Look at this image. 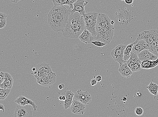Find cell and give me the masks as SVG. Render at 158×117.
I'll return each mask as SVG.
<instances>
[{
    "label": "cell",
    "instance_id": "cell-1",
    "mask_svg": "<svg viewBox=\"0 0 158 117\" xmlns=\"http://www.w3.org/2000/svg\"><path fill=\"white\" fill-rule=\"evenodd\" d=\"M70 10L64 6H55L47 15V22L50 27L56 32L63 31L68 23Z\"/></svg>",
    "mask_w": 158,
    "mask_h": 117
},
{
    "label": "cell",
    "instance_id": "cell-2",
    "mask_svg": "<svg viewBox=\"0 0 158 117\" xmlns=\"http://www.w3.org/2000/svg\"><path fill=\"white\" fill-rule=\"evenodd\" d=\"M106 14L98 13L96 25V36L93 41H100L109 44L113 38L114 33L113 25Z\"/></svg>",
    "mask_w": 158,
    "mask_h": 117
},
{
    "label": "cell",
    "instance_id": "cell-3",
    "mask_svg": "<svg viewBox=\"0 0 158 117\" xmlns=\"http://www.w3.org/2000/svg\"><path fill=\"white\" fill-rule=\"evenodd\" d=\"M85 28L83 16L78 12H70L68 23L62 32L64 37L77 39Z\"/></svg>",
    "mask_w": 158,
    "mask_h": 117
},
{
    "label": "cell",
    "instance_id": "cell-4",
    "mask_svg": "<svg viewBox=\"0 0 158 117\" xmlns=\"http://www.w3.org/2000/svg\"><path fill=\"white\" fill-rule=\"evenodd\" d=\"M98 14L97 12H90L86 13L83 16L85 29L89 31L94 38L97 34L96 25Z\"/></svg>",
    "mask_w": 158,
    "mask_h": 117
},
{
    "label": "cell",
    "instance_id": "cell-5",
    "mask_svg": "<svg viewBox=\"0 0 158 117\" xmlns=\"http://www.w3.org/2000/svg\"><path fill=\"white\" fill-rule=\"evenodd\" d=\"M158 37V31L154 30L145 31L138 33L137 39L134 43L137 42L139 40H143L145 41L149 45Z\"/></svg>",
    "mask_w": 158,
    "mask_h": 117
},
{
    "label": "cell",
    "instance_id": "cell-6",
    "mask_svg": "<svg viewBox=\"0 0 158 117\" xmlns=\"http://www.w3.org/2000/svg\"><path fill=\"white\" fill-rule=\"evenodd\" d=\"M36 70L31 73L36 79L45 76L51 73L52 71L50 65L46 62H42L38 64L35 67Z\"/></svg>",
    "mask_w": 158,
    "mask_h": 117
},
{
    "label": "cell",
    "instance_id": "cell-7",
    "mask_svg": "<svg viewBox=\"0 0 158 117\" xmlns=\"http://www.w3.org/2000/svg\"><path fill=\"white\" fill-rule=\"evenodd\" d=\"M126 46L122 44L119 45L111 52V57L115 61L119 63L120 66L126 62L124 60V50Z\"/></svg>",
    "mask_w": 158,
    "mask_h": 117
},
{
    "label": "cell",
    "instance_id": "cell-8",
    "mask_svg": "<svg viewBox=\"0 0 158 117\" xmlns=\"http://www.w3.org/2000/svg\"><path fill=\"white\" fill-rule=\"evenodd\" d=\"M56 75L55 73L52 72L49 74L45 76L37 79L38 84L44 86H49L56 82Z\"/></svg>",
    "mask_w": 158,
    "mask_h": 117
},
{
    "label": "cell",
    "instance_id": "cell-9",
    "mask_svg": "<svg viewBox=\"0 0 158 117\" xmlns=\"http://www.w3.org/2000/svg\"><path fill=\"white\" fill-rule=\"evenodd\" d=\"M73 98L85 105H87L91 102L92 97L88 91L83 92L79 89L75 92Z\"/></svg>",
    "mask_w": 158,
    "mask_h": 117
},
{
    "label": "cell",
    "instance_id": "cell-10",
    "mask_svg": "<svg viewBox=\"0 0 158 117\" xmlns=\"http://www.w3.org/2000/svg\"><path fill=\"white\" fill-rule=\"evenodd\" d=\"M14 116L15 117H32V111L28 105L24 106L19 105L17 107Z\"/></svg>",
    "mask_w": 158,
    "mask_h": 117
},
{
    "label": "cell",
    "instance_id": "cell-11",
    "mask_svg": "<svg viewBox=\"0 0 158 117\" xmlns=\"http://www.w3.org/2000/svg\"><path fill=\"white\" fill-rule=\"evenodd\" d=\"M70 108L72 113L78 115H83L86 110L85 105L75 99L73 100Z\"/></svg>",
    "mask_w": 158,
    "mask_h": 117
},
{
    "label": "cell",
    "instance_id": "cell-12",
    "mask_svg": "<svg viewBox=\"0 0 158 117\" xmlns=\"http://www.w3.org/2000/svg\"><path fill=\"white\" fill-rule=\"evenodd\" d=\"M88 2L85 0H77L73 4V9L70 10L71 12L75 13L78 12L81 15L83 16L86 13L85 7L87 5Z\"/></svg>",
    "mask_w": 158,
    "mask_h": 117
},
{
    "label": "cell",
    "instance_id": "cell-13",
    "mask_svg": "<svg viewBox=\"0 0 158 117\" xmlns=\"http://www.w3.org/2000/svg\"><path fill=\"white\" fill-rule=\"evenodd\" d=\"M74 94H75L72 91L68 90L64 91L62 93L61 95L65 96L66 97L65 100L61 101V103L63 104L64 108L65 110L70 108L73 103Z\"/></svg>",
    "mask_w": 158,
    "mask_h": 117
},
{
    "label": "cell",
    "instance_id": "cell-14",
    "mask_svg": "<svg viewBox=\"0 0 158 117\" xmlns=\"http://www.w3.org/2000/svg\"><path fill=\"white\" fill-rule=\"evenodd\" d=\"M133 44L131 51L135 53H139L144 49L149 50V45L144 40H141Z\"/></svg>",
    "mask_w": 158,
    "mask_h": 117
},
{
    "label": "cell",
    "instance_id": "cell-15",
    "mask_svg": "<svg viewBox=\"0 0 158 117\" xmlns=\"http://www.w3.org/2000/svg\"><path fill=\"white\" fill-rule=\"evenodd\" d=\"M138 57L141 62L144 60H154L158 57L149 52L148 49H144L137 54Z\"/></svg>",
    "mask_w": 158,
    "mask_h": 117
},
{
    "label": "cell",
    "instance_id": "cell-16",
    "mask_svg": "<svg viewBox=\"0 0 158 117\" xmlns=\"http://www.w3.org/2000/svg\"><path fill=\"white\" fill-rule=\"evenodd\" d=\"M14 83V79L10 74L8 72H4V81L0 84V87L2 89H11Z\"/></svg>",
    "mask_w": 158,
    "mask_h": 117
},
{
    "label": "cell",
    "instance_id": "cell-17",
    "mask_svg": "<svg viewBox=\"0 0 158 117\" xmlns=\"http://www.w3.org/2000/svg\"><path fill=\"white\" fill-rule=\"evenodd\" d=\"M78 38L81 42L85 43L86 44L91 43L94 40V37L89 31L85 28L81 35L79 36Z\"/></svg>",
    "mask_w": 158,
    "mask_h": 117
},
{
    "label": "cell",
    "instance_id": "cell-18",
    "mask_svg": "<svg viewBox=\"0 0 158 117\" xmlns=\"http://www.w3.org/2000/svg\"><path fill=\"white\" fill-rule=\"evenodd\" d=\"M15 102L19 105L24 106L26 105H30L32 106L35 111L37 110V107L36 105L34 102L22 96H20L18 97L15 100Z\"/></svg>",
    "mask_w": 158,
    "mask_h": 117
},
{
    "label": "cell",
    "instance_id": "cell-19",
    "mask_svg": "<svg viewBox=\"0 0 158 117\" xmlns=\"http://www.w3.org/2000/svg\"><path fill=\"white\" fill-rule=\"evenodd\" d=\"M119 70L121 74L124 77L128 78L133 74V72L126 62L120 66Z\"/></svg>",
    "mask_w": 158,
    "mask_h": 117
},
{
    "label": "cell",
    "instance_id": "cell-20",
    "mask_svg": "<svg viewBox=\"0 0 158 117\" xmlns=\"http://www.w3.org/2000/svg\"><path fill=\"white\" fill-rule=\"evenodd\" d=\"M54 6H62L66 5H68L70 7L69 9L70 10L71 9H73V4L77 1V0H52Z\"/></svg>",
    "mask_w": 158,
    "mask_h": 117
},
{
    "label": "cell",
    "instance_id": "cell-21",
    "mask_svg": "<svg viewBox=\"0 0 158 117\" xmlns=\"http://www.w3.org/2000/svg\"><path fill=\"white\" fill-rule=\"evenodd\" d=\"M158 65V57L154 60H144L141 63L142 69H149L157 66Z\"/></svg>",
    "mask_w": 158,
    "mask_h": 117
},
{
    "label": "cell",
    "instance_id": "cell-22",
    "mask_svg": "<svg viewBox=\"0 0 158 117\" xmlns=\"http://www.w3.org/2000/svg\"><path fill=\"white\" fill-rule=\"evenodd\" d=\"M139 60H140L139 59L138 57L137 54L134 52L131 51L130 55V57L126 62L127 63L128 66L131 70L134 64Z\"/></svg>",
    "mask_w": 158,
    "mask_h": 117
},
{
    "label": "cell",
    "instance_id": "cell-23",
    "mask_svg": "<svg viewBox=\"0 0 158 117\" xmlns=\"http://www.w3.org/2000/svg\"><path fill=\"white\" fill-rule=\"evenodd\" d=\"M148 50L158 57V37L150 44Z\"/></svg>",
    "mask_w": 158,
    "mask_h": 117
},
{
    "label": "cell",
    "instance_id": "cell-24",
    "mask_svg": "<svg viewBox=\"0 0 158 117\" xmlns=\"http://www.w3.org/2000/svg\"><path fill=\"white\" fill-rule=\"evenodd\" d=\"M146 87L149 90L151 94L154 95L155 98L158 93V85L151 82L149 85Z\"/></svg>",
    "mask_w": 158,
    "mask_h": 117
},
{
    "label": "cell",
    "instance_id": "cell-25",
    "mask_svg": "<svg viewBox=\"0 0 158 117\" xmlns=\"http://www.w3.org/2000/svg\"><path fill=\"white\" fill-rule=\"evenodd\" d=\"M134 44L131 43L126 46L125 49L124 50V60L127 62L130 57V55Z\"/></svg>",
    "mask_w": 158,
    "mask_h": 117
},
{
    "label": "cell",
    "instance_id": "cell-26",
    "mask_svg": "<svg viewBox=\"0 0 158 117\" xmlns=\"http://www.w3.org/2000/svg\"><path fill=\"white\" fill-rule=\"evenodd\" d=\"M11 89H4L0 87V100H4L8 96Z\"/></svg>",
    "mask_w": 158,
    "mask_h": 117
},
{
    "label": "cell",
    "instance_id": "cell-27",
    "mask_svg": "<svg viewBox=\"0 0 158 117\" xmlns=\"http://www.w3.org/2000/svg\"><path fill=\"white\" fill-rule=\"evenodd\" d=\"M141 62H142L141 60H139L134 64L132 69H131L133 72L140 71L142 69V68H141Z\"/></svg>",
    "mask_w": 158,
    "mask_h": 117
},
{
    "label": "cell",
    "instance_id": "cell-28",
    "mask_svg": "<svg viewBox=\"0 0 158 117\" xmlns=\"http://www.w3.org/2000/svg\"><path fill=\"white\" fill-rule=\"evenodd\" d=\"M91 43H92L94 45L99 47H102L103 46H104L107 44L106 43L103 42H101V41H92Z\"/></svg>",
    "mask_w": 158,
    "mask_h": 117
},
{
    "label": "cell",
    "instance_id": "cell-29",
    "mask_svg": "<svg viewBox=\"0 0 158 117\" xmlns=\"http://www.w3.org/2000/svg\"><path fill=\"white\" fill-rule=\"evenodd\" d=\"M135 113L138 116L142 115L144 113L143 109L140 107H136L135 109Z\"/></svg>",
    "mask_w": 158,
    "mask_h": 117
},
{
    "label": "cell",
    "instance_id": "cell-30",
    "mask_svg": "<svg viewBox=\"0 0 158 117\" xmlns=\"http://www.w3.org/2000/svg\"><path fill=\"white\" fill-rule=\"evenodd\" d=\"M7 16L6 14L0 12V22L6 20Z\"/></svg>",
    "mask_w": 158,
    "mask_h": 117
},
{
    "label": "cell",
    "instance_id": "cell-31",
    "mask_svg": "<svg viewBox=\"0 0 158 117\" xmlns=\"http://www.w3.org/2000/svg\"><path fill=\"white\" fill-rule=\"evenodd\" d=\"M4 79V72H0V84L2 83Z\"/></svg>",
    "mask_w": 158,
    "mask_h": 117
},
{
    "label": "cell",
    "instance_id": "cell-32",
    "mask_svg": "<svg viewBox=\"0 0 158 117\" xmlns=\"http://www.w3.org/2000/svg\"><path fill=\"white\" fill-rule=\"evenodd\" d=\"M6 25V20L0 22V28H4Z\"/></svg>",
    "mask_w": 158,
    "mask_h": 117
},
{
    "label": "cell",
    "instance_id": "cell-33",
    "mask_svg": "<svg viewBox=\"0 0 158 117\" xmlns=\"http://www.w3.org/2000/svg\"><path fill=\"white\" fill-rule=\"evenodd\" d=\"M98 82L95 79H92L90 81V84L92 86H94L97 84Z\"/></svg>",
    "mask_w": 158,
    "mask_h": 117
},
{
    "label": "cell",
    "instance_id": "cell-34",
    "mask_svg": "<svg viewBox=\"0 0 158 117\" xmlns=\"http://www.w3.org/2000/svg\"><path fill=\"white\" fill-rule=\"evenodd\" d=\"M66 97L65 96L63 95H61L58 98V99L60 101H63L65 100Z\"/></svg>",
    "mask_w": 158,
    "mask_h": 117
},
{
    "label": "cell",
    "instance_id": "cell-35",
    "mask_svg": "<svg viewBox=\"0 0 158 117\" xmlns=\"http://www.w3.org/2000/svg\"><path fill=\"white\" fill-rule=\"evenodd\" d=\"M95 79L97 80L98 82H100L101 81L102 76H101L98 75L95 77Z\"/></svg>",
    "mask_w": 158,
    "mask_h": 117
},
{
    "label": "cell",
    "instance_id": "cell-36",
    "mask_svg": "<svg viewBox=\"0 0 158 117\" xmlns=\"http://www.w3.org/2000/svg\"><path fill=\"white\" fill-rule=\"evenodd\" d=\"M124 1L126 4H133L134 0H124Z\"/></svg>",
    "mask_w": 158,
    "mask_h": 117
},
{
    "label": "cell",
    "instance_id": "cell-37",
    "mask_svg": "<svg viewBox=\"0 0 158 117\" xmlns=\"http://www.w3.org/2000/svg\"><path fill=\"white\" fill-rule=\"evenodd\" d=\"M65 85L64 84H60L58 86V88L60 90H62L64 88Z\"/></svg>",
    "mask_w": 158,
    "mask_h": 117
},
{
    "label": "cell",
    "instance_id": "cell-38",
    "mask_svg": "<svg viewBox=\"0 0 158 117\" xmlns=\"http://www.w3.org/2000/svg\"><path fill=\"white\" fill-rule=\"evenodd\" d=\"M1 110L3 111L4 113V106L3 104L0 103V110Z\"/></svg>",
    "mask_w": 158,
    "mask_h": 117
},
{
    "label": "cell",
    "instance_id": "cell-39",
    "mask_svg": "<svg viewBox=\"0 0 158 117\" xmlns=\"http://www.w3.org/2000/svg\"><path fill=\"white\" fill-rule=\"evenodd\" d=\"M111 24H112V25H114V21H112V20L111 21Z\"/></svg>",
    "mask_w": 158,
    "mask_h": 117
},
{
    "label": "cell",
    "instance_id": "cell-40",
    "mask_svg": "<svg viewBox=\"0 0 158 117\" xmlns=\"http://www.w3.org/2000/svg\"><path fill=\"white\" fill-rule=\"evenodd\" d=\"M35 70H36L35 67H33V68H32V70L33 72L35 71Z\"/></svg>",
    "mask_w": 158,
    "mask_h": 117
},
{
    "label": "cell",
    "instance_id": "cell-41",
    "mask_svg": "<svg viewBox=\"0 0 158 117\" xmlns=\"http://www.w3.org/2000/svg\"><path fill=\"white\" fill-rule=\"evenodd\" d=\"M10 1L12 2H14V3H15V0H10Z\"/></svg>",
    "mask_w": 158,
    "mask_h": 117
},
{
    "label": "cell",
    "instance_id": "cell-42",
    "mask_svg": "<svg viewBox=\"0 0 158 117\" xmlns=\"http://www.w3.org/2000/svg\"><path fill=\"white\" fill-rule=\"evenodd\" d=\"M121 1H124V0H121Z\"/></svg>",
    "mask_w": 158,
    "mask_h": 117
}]
</instances>
